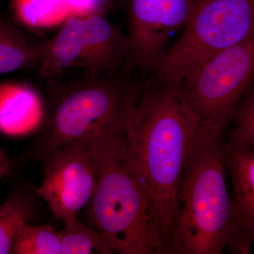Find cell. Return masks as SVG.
I'll return each instance as SVG.
<instances>
[{"mask_svg": "<svg viewBox=\"0 0 254 254\" xmlns=\"http://www.w3.org/2000/svg\"><path fill=\"white\" fill-rule=\"evenodd\" d=\"M44 118L33 141L11 159L10 172L68 144L81 145L95 159L121 139L143 86L133 73L99 77L48 78Z\"/></svg>", "mask_w": 254, "mask_h": 254, "instance_id": "obj_1", "label": "cell"}, {"mask_svg": "<svg viewBox=\"0 0 254 254\" xmlns=\"http://www.w3.org/2000/svg\"><path fill=\"white\" fill-rule=\"evenodd\" d=\"M197 125L180 84L155 78L144 84L123 137L127 153L151 197L158 254H167L171 244L179 182Z\"/></svg>", "mask_w": 254, "mask_h": 254, "instance_id": "obj_2", "label": "cell"}, {"mask_svg": "<svg viewBox=\"0 0 254 254\" xmlns=\"http://www.w3.org/2000/svg\"><path fill=\"white\" fill-rule=\"evenodd\" d=\"M220 129L197 125L179 182L167 254H221L230 237V195Z\"/></svg>", "mask_w": 254, "mask_h": 254, "instance_id": "obj_3", "label": "cell"}, {"mask_svg": "<svg viewBox=\"0 0 254 254\" xmlns=\"http://www.w3.org/2000/svg\"><path fill=\"white\" fill-rule=\"evenodd\" d=\"M123 137L93 160L97 186L86 207V218L115 254H157L151 197Z\"/></svg>", "mask_w": 254, "mask_h": 254, "instance_id": "obj_4", "label": "cell"}, {"mask_svg": "<svg viewBox=\"0 0 254 254\" xmlns=\"http://www.w3.org/2000/svg\"><path fill=\"white\" fill-rule=\"evenodd\" d=\"M38 72L45 79L69 71L79 77H99L123 71L128 53L127 34L107 16H69L50 39L36 43Z\"/></svg>", "mask_w": 254, "mask_h": 254, "instance_id": "obj_5", "label": "cell"}, {"mask_svg": "<svg viewBox=\"0 0 254 254\" xmlns=\"http://www.w3.org/2000/svg\"><path fill=\"white\" fill-rule=\"evenodd\" d=\"M252 36L254 0H202L155 68V78L180 84L190 70Z\"/></svg>", "mask_w": 254, "mask_h": 254, "instance_id": "obj_6", "label": "cell"}, {"mask_svg": "<svg viewBox=\"0 0 254 254\" xmlns=\"http://www.w3.org/2000/svg\"><path fill=\"white\" fill-rule=\"evenodd\" d=\"M254 36L190 70L180 83L198 125L225 130L237 104L252 88Z\"/></svg>", "mask_w": 254, "mask_h": 254, "instance_id": "obj_7", "label": "cell"}, {"mask_svg": "<svg viewBox=\"0 0 254 254\" xmlns=\"http://www.w3.org/2000/svg\"><path fill=\"white\" fill-rule=\"evenodd\" d=\"M128 53L123 71H154L170 46L174 33L183 31L202 0H125Z\"/></svg>", "mask_w": 254, "mask_h": 254, "instance_id": "obj_8", "label": "cell"}, {"mask_svg": "<svg viewBox=\"0 0 254 254\" xmlns=\"http://www.w3.org/2000/svg\"><path fill=\"white\" fill-rule=\"evenodd\" d=\"M43 160L44 177L36 194L64 223L73 221L96 189L93 159L81 145L73 143L55 150Z\"/></svg>", "mask_w": 254, "mask_h": 254, "instance_id": "obj_9", "label": "cell"}, {"mask_svg": "<svg viewBox=\"0 0 254 254\" xmlns=\"http://www.w3.org/2000/svg\"><path fill=\"white\" fill-rule=\"evenodd\" d=\"M225 161L232 187L227 250L232 254H248L254 240V148L227 141Z\"/></svg>", "mask_w": 254, "mask_h": 254, "instance_id": "obj_10", "label": "cell"}, {"mask_svg": "<svg viewBox=\"0 0 254 254\" xmlns=\"http://www.w3.org/2000/svg\"><path fill=\"white\" fill-rule=\"evenodd\" d=\"M45 100L33 86L0 83V132L9 136L35 133L44 118Z\"/></svg>", "mask_w": 254, "mask_h": 254, "instance_id": "obj_11", "label": "cell"}, {"mask_svg": "<svg viewBox=\"0 0 254 254\" xmlns=\"http://www.w3.org/2000/svg\"><path fill=\"white\" fill-rule=\"evenodd\" d=\"M18 21L0 18V73L40 68L36 43H32Z\"/></svg>", "mask_w": 254, "mask_h": 254, "instance_id": "obj_12", "label": "cell"}, {"mask_svg": "<svg viewBox=\"0 0 254 254\" xmlns=\"http://www.w3.org/2000/svg\"><path fill=\"white\" fill-rule=\"evenodd\" d=\"M35 201L22 189L11 190L0 205V254L11 253L15 236L23 224L34 218Z\"/></svg>", "mask_w": 254, "mask_h": 254, "instance_id": "obj_13", "label": "cell"}, {"mask_svg": "<svg viewBox=\"0 0 254 254\" xmlns=\"http://www.w3.org/2000/svg\"><path fill=\"white\" fill-rule=\"evenodd\" d=\"M16 21L28 27L50 28L71 16L66 0H12Z\"/></svg>", "mask_w": 254, "mask_h": 254, "instance_id": "obj_14", "label": "cell"}, {"mask_svg": "<svg viewBox=\"0 0 254 254\" xmlns=\"http://www.w3.org/2000/svg\"><path fill=\"white\" fill-rule=\"evenodd\" d=\"M62 254H113L115 250L105 235L77 219L64 223L58 232Z\"/></svg>", "mask_w": 254, "mask_h": 254, "instance_id": "obj_15", "label": "cell"}, {"mask_svg": "<svg viewBox=\"0 0 254 254\" xmlns=\"http://www.w3.org/2000/svg\"><path fill=\"white\" fill-rule=\"evenodd\" d=\"M10 254H62L59 235L49 225L23 224L16 232Z\"/></svg>", "mask_w": 254, "mask_h": 254, "instance_id": "obj_16", "label": "cell"}, {"mask_svg": "<svg viewBox=\"0 0 254 254\" xmlns=\"http://www.w3.org/2000/svg\"><path fill=\"white\" fill-rule=\"evenodd\" d=\"M234 129L227 141L254 147V91L251 88L232 113Z\"/></svg>", "mask_w": 254, "mask_h": 254, "instance_id": "obj_17", "label": "cell"}, {"mask_svg": "<svg viewBox=\"0 0 254 254\" xmlns=\"http://www.w3.org/2000/svg\"><path fill=\"white\" fill-rule=\"evenodd\" d=\"M117 0H66L71 16H107L115 8Z\"/></svg>", "mask_w": 254, "mask_h": 254, "instance_id": "obj_18", "label": "cell"}, {"mask_svg": "<svg viewBox=\"0 0 254 254\" xmlns=\"http://www.w3.org/2000/svg\"><path fill=\"white\" fill-rule=\"evenodd\" d=\"M11 168V159L4 150L0 148V181L8 173Z\"/></svg>", "mask_w": 254, "mask_h": 254, "instance_id": "obj_19", "label": "cell"}]
</instances>
